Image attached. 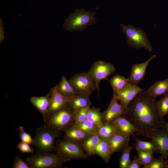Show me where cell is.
I'll return each mask as SVG.
<instances>
[{
  "instance_id": "6da1fadb",
  "label": "cell",
  "mask_w": 168,
  "mask_h": 168,
  "mask_svg": "<svg viewBox=\"0 0 168 168\" xmlns=\"http://www.w3.org/2000/svg\"><path fill=\"white\" fill-rule=\"evenodd\" d=\"M156 98L144 89L128 104L125 116L137 130L136 135L150 138L165 122L158 109Z\"/></svg>"
},
{
  "instance_id": "7a4b0ae2",
  "label": "cell",
  "mask_w": 168,
  "mask_h": 168,
  "mask_svg": "<svg viewBox=\"0 0 168 168\" xmlns=\"http://www.w3.org/2000/svg\"><path fill=\"white\" fill-rule=\"evenodd\" d=\"M96 14L95 12L86 11L83 8L76 9L65 19L63 27L69 31H82L96 23Z\"/></svg>"
},
{
  "instance_id": "3957f363",
  "label": "cell",
  "mask_w": 168,
  "mask_h": 168,
  "mask_svg": "<svg viewBox=\"0 0 168 168\" xmlns=\"http://www.w3.org/2000/svg\"><path fill=\"white\" fill-rule=\"evenodd\" d=\"M59 135V132L50 128L44 124L38 128L33 139L32 143L37 153H49L56 150L54 142Z\"/></svg>"
},
{
  "instance_id": "277c9868",
  "label": "cell",
  "mask_w": 168,
  "mask_h": 168,
  "mask_svg": "<svg viewBox=\"0 0 168 168\" xmlns=\"http://www.w3.org/2000/svg\"><path fill=\"white\" fill-rule=\"evenodd\" d=\"M75 116V112L66 105L60 110L43 117V120L46 126L59 132L65 131L72 125Z\"/></svg>"
},
{
  "instance_id": "5b68a950",
  "label": "cell",
  "mask_w": 168,
  "mask_h": 168,
  "mask_svg": "<svg viewBox=\"0 0 168 168\" xmlns=\"http://www.w3.org/2000/svg\"><path fill=\"white\" fill-rule=\"evenodd\" d=\"M120 26L129 46L135 49L143 48L150 53L152 52L153 48L143 30L131 25L121 24Z\"/></svg>"
},
{
  "instance_id": "8992f818",
  "label": "cell",
  "mask_w": 168,
  "mask_h": 168,
  "mask_svg": "<svg viewBox=\"0 0 168 168\" xmlns=\"http://www.w3.org/2000/svg\"><path fill=\"white\" fill-rule=\"evenodd\" d=\"M79 143L66 139L56 142V154L67 161L71 160L86 158L87 154Z\"/></svg>"
},
{
  "instance_id": "52a82bcc",
  "label": "cell",
  "mask_w": 168,
  "mask_h": 168,
  "mask_svg": "<svg viewBox=\"0 0 168 168\" xmlns=\"http://www.w3.org/2000/svg\"><path fill=\"white\" fill-rule=\"evenodd\" d=\"M26 161L30 168H54L61 167L67 161L49 152L32 155L26 158Z\"/></svg>"
},
{
  "instance_id": "ba28073f",
  "label": "cell",
  "mask_w": 168,
  "mask_h": 168,
  "mask_svg": "<svg viewBox=\"0 0 168 168\" xmlns=\"http://www.w3.org/2000/svg\"><path fill=\"white\" fill-rule=\"evenodd\" d=\"M76 91L88 96L98 87L95 82L90 77L87 72H83L75 75L68 80Z\"/></svg>"
},
{
  "instance_id": "9c48e42d",
  "label": "cell",
  "mask_w": 168,
  "mask_h": 168,
  "mask_svg": "<svg viewBox=\"0 0 168 168\" xmlns=\"http://www.w3.org/2000/svg\"><path fill=\"white\" fill-rule=\"evenodd\" d=\"M115 69L112 63L98 60L94 63L87 72L99 88L100 81L106 79L109 76L114 73Z\"/></svg>"
},
{
  "instance_id": "30bf717a",
  "label": "cell",
  "mask_w": 168,
  "mask_h": 168,
  "mask_svg": "<svg viewBox=\"0 0 168 168\" xmlns=\"http://www.w3.org/2000/svg\"><path fill=\"white\" fill-rule=\"evenodd\" d=\"M127 109L118 102L113 95L108 108L103 113L104 123H111L115 119L120 116H125Z\"/></svg>"
},
{
  "instance_id": "8fae6325",
  "label": "cell",
  "mask_w": 168,
  "mask_h": 168,
  "mask_svg": "<svg viewBox=\"0 0 168 168\" xmlns=\"http://www.w3.org/2000/svg\"><path fill=\"white\" fill-rule=\"evenodd\" d=\"M143 89L138 85L129 83L122 90L114 92V95L117 100L120 101V104L127 109L128 104L136 95Z\"/></svg>"
},
{
  "instance_id": "7c38bea8",
  "label": "cell",
  "mask_w": 168,
  "mask_h": 168,
  "mask_svg": "<svg viewBox=\"0 0 168 168\" xmlns=\"http://www.w3.org/2000/svg\"><path fill=\"white\" fill-rule=\"evenodd\" d=\"M156 146L158 153L166 159H168V134L162 128L154 133L150 137Z\"/></svg>"
},
{
  "instance_id": "4fadbf2b",
  "label": "cell",
  "mask_w": 168,
  "mask_h": 168,
  "mask_svg": "<svg viewBox=\"0 0 168 168\" xmlns=\"http://www.w3.org/2000/svg\"><path fill=\"white\" fill-rule=\"evenodd\" d=\"M71 98L62 95L56 87L52 89L50 93L49 108V114L56 112L65 106Z\"/></svg>"
},
{
  "instance_id": "5bb4252c",
  "label": "cell",
  "mask_w": 168,
  "mask_h": 168,
  "mask_svg": "<svg viewBox=\"0 0 168 168\" xmlns=\"http://www.w3.org/2000/svg\"><path fill=\"white\" fill-rule=\"evenodd\" d=\"M156 57V55H153L144 62L132 65L129 78L130 84L138 85L139 83L144 78L147 68L149 63Z\"/></svg>"
},
{
  "instance_id": "9a60e30c",
  "label": "cell",
  "mask_w": 168,
  "mask_h": 168,
  "mask_svg": "<svg viewBox=\"0 0 168 168\" xmlns=\"http://www.w3.org/2000/svg\"><path fill=\"white\" fill-rule=\"evenodd\" d=\"M130 136L119 132L107 139L113 153L122 151L129 145Z\"/></svg>"
},
{
  "instance_id": "2e32d148",
  "label": "cell",
  "mask_w": 168,
  "mask_h": 168,
  "mask_svg": "<svg viewBox=\"0 0 168 168\" xmlns=\"http://www.w3.org/2000/svg\"><path fill=\"white\" fill-rule=\"evenodd\" d=\"M111 123L119 132L130 136L137 133V128L125 116H120L113 120Z\"/></svg>"
},
{
  "instance_id": "e0dca14e",
  "label": "cell",
  "mask_w": 168,
  "mask_h": 168,
  "mask_svg": "<svg viewBox=\"0 0 168 168\" xmlns=\"http://www.w3.org/2000/svg\"><path fill=\"white\" fill-rule=\"evenodd\" d=\"M89 96L82 93H77L71 97L67 105L75 112L80 109L90 107L91 102Z\"/></svg>"
},
{
  "instance_id": "ac0fdd59",
  "label": "cell",
  "mask_w": 168,
  "mask_h": 168,
  "mask_svg": "<svg viewBox=\"0 0 168 168\" xmlns=\"http://www.w3.org/2000/svg\"><path fill=\"white\" fill-rule=\"evenodd\" d=\"M65 132V139L78 143L83 142L91 135L77 128L74 125L71 126Z\"/></svg>"
},
{
  "instance_id": "d6986e66",
  "label": "cell",
  "mask_w": 168,
  "mask_h": 168,
  "mask_svg": "<svg viewBox=\"0 0 168 168\" xmlns=\"http://www.w3.org/2000/svg\"><path fill=\"white\" fill-rule=\"evenodd\" d=\"M50 93L44 96H34L30 99V103L44 117L49 114V108Z\"/></svg>"
},
{
  "instance_id": "ffe728a7",
  "label": "cell",
  "mask_w": 168,
  "mask_h": 168,
  "mask_svg": "<svg viewBox=\"0 0 168 168\" xmlns=\"http://www.w3.org/2000/svg\"><path fill=\"white\" fill-rule=\"evenodd\" d=\"M149 94L156 98L168 93V78L155 82L147 90Z\"/></svg>"
},
{
  "instance_id": "44dd1931",
  "label": "cell",
  "mask_w": 168,
  "mask_h": 168,
  "mask_svg": "<svg viewBox=\"0 0 168 168\" xmlns=\"http://www.w3.org/2000/svg\"><path fill=\"white\" fill-rule=\"evenodd\" d=\"M95 153L101 157L106 162L109 161L113 154L107 140L101 138L96 147Z\"/></svg>"
},
{
  "instance_id": "7402d4cb",
  "label": "cell",
  "mask_w": 168,
  "mask_h": 168,
  "mask_svg": "<svg viewBox=\"0 0 168 168\" xmlns=\"http://www.w3.org/2000/svg\"><path fill=\"white\" fill-rule=\"evenodd\" d=\"M55 87L59 92L67 97L71 98L78 93L64 76H63L60 82Z\"/></svg>"
},
{
  "instance_id": "603a6c76",
  "label": "cell",
  "mask_w": 168,
  "mask_h": 168,
  "mask_svg": "<svg viewBox=\"0 0 168 168\" xmlns=\"http://www.w3.org/2000/svg\"><path fill=\"white\" fill-rule=\"evenodd\" d=\"M101 139L97 134H92L83 141L82 147L87 154H95V149Z\"/></svg>"
},
{
  "instance_id": "cb8c5ba5",
  "label": "cell",
  "mask_w": 168,
  "mask_h": 168,
  "mask_svg": "<svg viewBox=\"0 0 168 168\" xmlns=\"http://www.w3.org/2000/svg\"><path fill=\"white\" fill-rule=\"evenodd\" d=\"M109 82L114 92L122 90L130 83L129 78H126L119 74L113 76L109 80Z\"/></svg>"
},
{
  "instance_id": "d4e9b609",
  "label": "cell",
  "mask_w": 168,
  "mask_h": 168,
  "mask_svg": "<svg viewBox=\"0 0 168 168\" xmlns=\"http://www.w3.org/2000/svg\"><path fill=\"white\" fill-rule=\"evenodd\" d=\"M86 119L96 125L99 128L104 124L103 113L101 112L100 109L93 107L88 111Z\"/></svg>"
},
{
  "instance_id": "484cf974",
  "label": "cell",
  "mask_w": 168,
  "mask_h": 168,
  "mask_svg": "<svg viewBox=\"0 0 168 168\" xmlns=\"http://www.w3.org/2000/svg\"><path fill=\"white\" fill-rule=\"evenodd\" d=\"M132 135L135 142V143L133 144L135 148L158 153L157 147L153 141H152L149 142L143 141L136 137L133 133L132 134Z\"/></svg>"
},
{
  "instance_id": "4316f807",
  "label": "cell",
  "mask_w": 168,
  "mask_h": 168,
  "mask_svg": "<svg viewBox=\"0 0 168 168\" xmlns=\"http://www.w3.org/2000/svg\"><path fill=\"white\" fill-rule=\"evenodd\" d=\"M118 132H119L111 123H104L99 128L97 134L101 138L107 140Z\"/></svg>"
},
{
  "instance_id": "83f0119b",
  "label": "cell",
  "mask_w": 168,
  "mask_h": 168,
  "mask_svg": "<svg viewBox=\"0 0 168 168\" xmlns=\"http://www.w3.org/2000/svg\"><path fill=\"white\" fill-rule=\"evenodd\" d=\"M138 153V159L143 168L149 164L153 160L154 152L151 151L135 148Z\"/></svg>"
},
{
  "instance_id": "f1b7e54d",
  "label": "cell",
  "mask_w": 168,
  "mask_h": 168,
  "mask_svg": "<svg viewBox=\"0 0 168 168\" xmlns=\"http://www.w3.org/2000/svg\"><path fill=\"white\" fill-rule=\"evenodd\" d=\"M74 125L85 132L91 135L97 134L99 128L93 123L87 119L82 122Z\"/></svg>"
},
{
  "instance_id": "f546056e",
  "label": "cell",
  "mask_w": 168,
  "mask_h": 168,
  "mask_svg": "<svg viewBox=\"0 0 168 168\" xmlns=\"http://www.w3.org/2000/svg\"><path fill=\"white\" fill-rule=\"evenodd\" d=\"M133 148V147L128 145L121 151L122 153L119 161L120 168H127L131 161L130 159V153Z\"/></svg>"
},
{
  "instance_id": "4dcf8cb0",
  "label": "cell",
  "mask_w": 168,
  "mask_h": 168,
  "mask_svg": "<svg viewBox=\"0 0 168 168\" xmlns=\"http://www.w3.org/2000/svg\"><path fill=\"white\" fill-rule=\"evenodd\" d=\"M144 168H168V159L161 156L158 158L154 157L151 163Z\"/></svg>"
},
{
  "instance_id": "1f68e13d",
  "label": "cell",
  "mask_w": 168,
  "mask_h": 168,
  "mask_svg": "<svg viewBox=\"0 0 168 168\" xmlns=\"http://www.w3.org/2000/svg\"><path fill=\"white\" fill-rule=\"evenodd\" d=\"M157 105L160 113L163 117L168 114V93L157 101Z\"/></svg>"
},
{
  "instance_id": "d6a6232c",
  "label": "cell",
  "mask_w": 168,
  "mask_h": 168,
  "mask_svg": "<svg viewBox=\"0 0 168 168\" xmlns=\"http://www.w3.org/2000/svg\"><path fill=\"white\" fill-rule=\"evenodd\" d=\"M90 108V107H86L75 111L74 124H77L86 120L88 111Z\"/></svg>"
},
{
  "instance_id": "836d02e7",
  "label": "cell",
  "mask_w": 168,
  "mask_h": 168,
  "mask_svg": "<svg viewBox=\"0 0 168 168\" xmlns=\"http://www.w3.org/2000/svg\"><path fill=\"white\" fill-rule=\"evenodd\" d=\"M27 143L21 141L17 144V147L22 153L33 154L34 152V150Z\"/></svg>"
},
{
  "instance_id": "e575fe53",
  "label": "cell",
  "mask_w": 168,
  "mask_h": 168,
  "mask_svg": "<svg viewBox=\"0 0 168 168\" xmlns=\"http://www.w3.org/2000/svg\"><path fill=\"white\" fill-rule=\"evenodd\" d=\"M19 129L20 132V138L21 141L29 144H32L33 139L31 136L25 131L23 127L22 126H20Z\"/></svg>"
},
{
  "instance_id": "d590c367",
  "label": "cell",
  "mask_w": 168,
  "mask_h": 168,
  "mask_svg": "<svg viewBox=\"0 0 168 168\" xmlns=\"http://www.w3.org/2000/svg\"><path fill=\"white\" fill-rule=\"evenodd\" d=\"M12 168H30L27 162L19 157H16L12 166Z\"/></svg>"
},
{
  "instance_id": "8d00e7d4",
  "label": "cell",
  "mask_w": 168,
  "mask_h": 168,
  "mask_svg": "<svg viewBox=\"0 0 168 168\" xmlns=\"http://www.w3.org/2000/svg\"><path fill=\"white\" fill-rule=\"evenodd\" d=\"M142 164L139 161L137 157L134 156L133 159L131 161L127 168H140Z\"/></svg>"
},
{
  "instance_id": "74e56055",
  "label": "cell",
  "mask_w": 168,
  "mask_h": 168,
  "mask_svg": "<svg viewBox=\"0 0 168 168\" xmlns=\"http://www.w3.org/2000/svg\"><path fill=\"white\" fill-rule=\"evenodd\" d=\"M5 30L2 20L1 19H0V44L4 40L5 36L4 35Z\"/></svg>"
},
{
  "instance_id": "f35d334b",
  "label": "cell",
  "mask_w": 168,
  "mask_h": 168,
  "mask_svg": "<svg viewBox=\"0 0 168 168\" xmlns=\"http://www.w3.org/2000/svg\"><path fill=\"white\" fill-rule=\"evenodd\" d=\"M161 128L165 130L168 134V123L165 121Z\"/></svg>"
}]
</instances>
